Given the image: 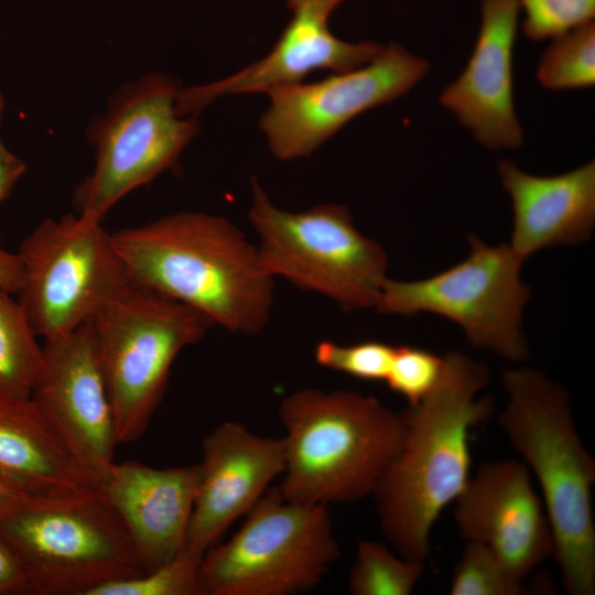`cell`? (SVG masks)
I'll use <instances>...</instances> for the list:
<instances>
[{"instance_id": "obj_1", "label": "cell", "mask_w": 595, "mask_h": 595, "mask_svg": "<svg viewBox=\"0 0 595 595\" xmlns=\"http://www.w3.org/2000/svg\"><path fill=\"white\" fill-rule=\"evenodd\" d=\"M488 381L483 363L452 351L434 389L402 413L400 447L372 495L382 531L404 559L425 561L434 522L469 479V430L494 408L491 397L476 399Z\"/></svg>"}, {"instance_id": "obj_2", "label": "cell", "mask_w": 595, "mask_h": 595, "mask_svg": "<svg viewBox=\"0 0 595 595\" xmlns=\"http://www.w3.org/2000/svg\"><path fill=\"white\" fill-rule=\"evenodd\" d=\"M130 279L203 314L231 333L267 325L273 278L258 249L227 218L174 213L111 234Z\"/></svg>"}, {"instance_id": "obj_3", "label": "cell", "mask_w": 595, "mask_h": 595, "mask_svg": "<svg viewBox=\"0 0 595 595\" xmlns=\"http://www.w3.org/2000/svg\"><path fill=\"white\" fill-rule=\"evenodd\" d=\"M498 422L534 473L544 499L564 589L595 593V461L578 436L565 389L530 368L507 370Z\"/></svg>"}, {"instance_id": "obj_4", "label": "cell", "mask_w": 595, "mask_h": 595, "mask_svg": "<svg viewBox=\"0 0 595 595\" xmlns=\"http://www.w3.org/2000/svg\"><path fill=\"white\" fill-rule=\"evenodd\" d=\"M279 418L285 462L277 489L324 506L372 495L404 432L402 413L351 391L296 390L280 402Z\"/></svg>"}, {"instance_id": "obj_5", "label": "cell", "mask_w": 595, "mask_h": 595, "mask_svg": "<svg viewBox=\"0 0 595 595\" xmlns=\"http://www.w3.org/2000/svg\"><path fill=\"white\" fill-rule=\"evenodd\" d=\"M118 444L138 440L162 401L177 355L213 325L196 310L130 279L90 318Z\"/></svg>"}, {"instance_id": "obj_6", "label": "cell", "mask_w": 595, "mask_h": 595, "mask_svg": "<svg viewBox=\"0 0 595 595\" xmlns=\"http://www.w3.org/2000/svg\"><path fill=\"white\" fill-rule=\"evenodd\" d=\"M0 534L34 595H89L144 573L122 520L100 487L60 498H29L0 517Z\"/></svg>"}, {"instance_id": "obj_7", "label": "cell", "mask_w": 595, "mask_h": 595, "mask_svg": "<svg viewBox=\"0 0 595 595\" xmlns=\"http://www.w3.org/2000/svg\"><path fill=\"white\" fill-rule=\"evenodd\" d=\"M249 219L260 261L273 279L317 292L346 312L376 306L388 279V258L380 245L358 231L345 206L286 212L253 180Z\"/></svg>"}, {"instance_id": "obj_8", "label": "cell", "mask_w": 595, "mask_h": 595, "mask_svg": "<svg viewBox=\"0 0 595 595\" xmlns=\"http://www.w3.org/2000/svg\"><path fill=\"white\" fill-rule=\"evenodd\" d=\"M328 506L269 488L225 543L205 552V595H291L322 582L339 558Z\"/></svg>"}, {"instance_id": "obj_9", "label": "cell", "mask_w": 595, "mask_h": 595, "mask_svg": "<svg viewBox=\"0 0 595 595\" xmlns=\"http://www.w3.org/2000/svg\"><path fill=\"white\" fill-rule=\"evenodd\" d=\"M17 253L22 266L18 300L45 340L89 322L130 281L101 220L78 213L42 220Z\"/></svg>"}, {"instance_id": "obj_10", "label": "cell", "mask_w": 595, "mask_h": 595, "mask_svg": "<svg viewBox=\"0 0 595 595\" xmlns=\"http://www.w3.org/2000/svg\"><path fill=\"white\" fill-rule=\"evenodd\" d=\"M468 257L431 278L387 279L375 309L403 316L428 312L458 324L468 342L509 360L528 357L521 333L530 290L520 280L522 260L510 246H488L469 236Z\"/></svg>"}, {"instance_id": "obj_11", "label": "cell", "mask_w": 595, "mask_h": 595, "mask_svg": "<svg viewBox=\"0 0 595 595\" xmlns=\"http://www.w3.org/2000/svg\"><path fill=\"white\" fill-rule=\"evenodd\" d=\"M178 88L165 75H147L121 88L93 129L96 162L77 186V213L102 220L122 197L171 167L198 132L176 110Z\"/></svg>"}, {"instance_id": "obj_12", "label": "cell", "mask_w": 595, "mask_h": 595, "mask_svg": "<svg viewBox=\"0 0 595 595\" xmlns=\"http://www.w3.org/2000/svg\"><path fill=\"white\" fill-rule=\"evenodd\" d=\"M426 60L391 42L369 63L320 82L275 86L260 119L271 152L283 161L311 155L360 113L405 95L429 72Z\"/></svg>"}, {"instance_id": "obj_13", "label": "cell", "mask_w": 595, "mask_h": 595, "mask_svg": "<svg viewBox=\"0 0 595 595\" xmlns=\"http://www.w3.org/2000/svg\"><path fill=\"white\" fill-rule=\"evenodd\" d=\"M30 398L100 487L115 463L118 442L89 322L45 340L42 367Z\"/></svg>"}, {"instance_id": "obj_14", "label": "cell", "mask_w": 595, "mask_h": 595, "mask_svg": "<svg viewBox=\"0 0 595 595\" xmlns=\"http://www.w3.org/2000/svg\"><path fill=\"white\" fill-rule=\"evenodd\" d=\"M455 501L459 536L489 548L517 578L553 556L551 527L524 463L483 464Z\"/></svg>"}, {"instance_id": "obj_15", "label": "cell", "mask_w": 595, "mask_h": 595, "mask_svg": "<svg viewBox=\"0 0 595 595\" xmlns=\"http://www.w3.org/2000/svg\"><path fill=\"white\" fill-rule=\"evenodd\" d=\"M343 1L286 0L292 15L269 54L221 80L178 89L177 113H196L226 94L266 93L301 83L314 71L343 73L369 63L381 53L382 44L347 42L328 28L331 14Z\"/></svg>"}, {"instance_id": "obj_16", "label": "cell", "mask_w": 595, "mask_h": 595, "mask_svg": "<svg viewBox=\"0 0 595 595\" xmlns=\"http://www.w3.org/2000/svg\"><path fill=\"white\" fill-rule=\"evenodd\" d=\"M282 437L260 436L225 421L202 443L198 485L188 527V550L204 555L246 516L284 470Z\"/></svg>"}, {"instance_id": "obj_17", "label": "cell", "mask_w": 595, "mask_h": 595, "mask_svg": "<svg viewBox=\"0 0 595 595\" xmlns=\"http://www.w3.org/2000/svg\"><path fill=\"white\" fill-rule=\"evenodd\" d=\"M480 28L462 74L440 95L473 138L488 149H518L523 132L515 109L513 47L517 0H480Z\"/></svg>"}, {"instance_id": "obj_18", "label": "cell", "mask_w": 595, "mask_h": 595, "mask_svg": "<svg viewBox=\"0 0 595 595\" xmlns=\"http://www.w3.org/2000/svg\"><path fill=\"white\" fill-rule=\"evenodd\" d=\"M197 485L198 464L155 468L129 461L109 468L100 489L126 526L144 573L185 548Z\"/></svg>"}, {"instance_id": "obj_19", "label": "cell", "mask_w": 595, "mask_h": 595, "mask_svg": "<svg viewBox=\"0 0 595 595\" xmlns=\"http://www.w3.org/2000/svg\"><path fill=\"white\" fill-rule=\"evenodd\" d=\"M498 172L513 209L510 248L524 261L536 251L587 240L595 223V163L567 173L536 176L502 160Z\"/></svg>"}, {"instance_id": "obj_20", "label": "cell", "mask_w": 595, "mask_h": 595, "mask_svg": "<svg viewBox=\"0 0 595 595\" xmlns=\"http://www.w3.org/2000/svg\"><path fill=\"white\" fill-rule=\"evenodd\" d=\"M0 482L29 498H60L99 488L31 398L0 394Z\"/></svg>"}, {"instance_id": "obj_21", "label": "cell", "mask_w": 595, "mask_h": 595, "mask_svg": "<svg viewBox=\"0 0 595 595\" xmlns=\"http://www.w3.org/2000/svg\"><path fill=\"white\" fill-rule=\"evenodd\" d=\"M37 336L19 300L0 288V394L31 397L43 361Z\"/></svg>"}, {"instance_id": "obj_22", "label": "cell", "mask_w": 595, "mask_h": 595, "mask_svg": "<svg viewBox=\"0 0 595 595\" xmlns=\"http://www.w3.org/2000/svg\"><path fill=\"white\" fill-rule=\"evenodd\" d=\"M537 78L551 90L594 86V21L553 37L538 63Z\"/></svg>"}, {"instance_id": "obj_23", "label": "cell", "mask_w": 595, "mask_h": 595, "mask_svg": "<svg viewBox=\"0 0 595 595\" xmlns=\"http://www.w3.org/2000/svg\"><path fill=\"white\" fill-rule=\"evenodd\" d=\"M423 571L424 562L398 558L382 543L361 540L348 588L354 595H409Z\"/></svg>"}, {"instance_id": "obj_24", "label": "cell", "mask_w": 595, "mask_h": 595, "mask_svg": "<svg viewBox=\"0 0 595 595\" xmlns=\"http://www.w3.org/2000/svg\"><path fill=\"white\" fill-rule=\"evenodd\" d=\"M202 559L203 555L184 548L174 559L152 571L106 583L89 595H205Z\"/></svg>"}, {"instance_id": "obj_25", "label": "cell", "mask_w": 595, "mask_h": 595, "mask_svg": "<svg viewBox=\"0 0 595 595\" xmlns=\"http://www.w3.org/2000/svg\"><path fill=\"white\" fill-rule=\"evenodd\" d=\"M452 595H522L526 586L486 545L467 542L454 570Z\"/></svg>"}, {"instance_id": "obj_26", "label": "cell", "mask_w": 595, "mask_h": 595, "mask_svg": "<svg viewBox=\"0 0 595 595\" xmlns=\"http://www.w3.org/2000/svg\"><path fill=\"white\" fill-rule=\"evenodd\" d=\"M394 346L379 340L338 345L322 340L315 346L317 365L364 381H385L392 361Z\"/></svg>"}, {"instance_id": "obj_27", "label": "cell", "mask_w": 595, "mask_h": 595, "mask_svg": "<svg viewBox=\"0 0 595 595\" xmlns=\"http://www.w3.org/2000/svg\"><path fill=\"white\" fill-rule=\"evenodd\" d=\"M443 367L444 357L423 348L398 346L385 382L414 405L434 389Z\"/></svg>"}, {"instance_id": "obj_28", "label": "cell", "mask_w": 595, "mask_h": 595, "mask_svg": "<svg viewBox=\"0 0 595 595\" xmlns=\"http://www.w3.org/2000/svg\"><path fill=\"white\" fill-rule=\"evenodd\" d=\"M531 41H543L594 21L595 0H517Z\"/></svg>"}, {"instance_id": "obj_29", "label": "cell", "mask_w": 595, "mask_h": 595, "mask_svg": "<svg viewBox=\"0 0 595 595\" xmlns=\"http://www.w3.org/2000/svg\"><path fill=\"white\" fill-rule=\"evenodd\" d=\"M0 595H34L20 560L0 534Z\"/></svg>"}, {"instance_id": "obj_30", "label": "cell", "mask_w": 595, "mask_h": 595, "mask_svg": "<svg viewBox=\"0 0 595 595\" xmlns=\"http://www.w3.org/2000/svg\"><path fill=\"white\" fill-rule=\"evenodd\" d=\"M25 171V164L0 142V203Z\"/></svg>"}, {"instance_id": "obj_31", "label": "cell", "mask_w": 595, "mask_h": 595, "mask_svg": "<svg viewBox=\"0 0 595 595\" xmlns=\"http://www.w3.org/2000/svg\"><path fill=\"white\" fill-rule=\"evenodd\" d=\"M22 280V266L18 253L0 248V288L18 294Z\"/></svg>"}, {"instance_id": "obj_32", "label": "cell", "mask_w": 595, "mask_h": 595, "mask_svg": "<svg viewBox=\"0 0 595 595\" xmlns=\"http://www.w3.org/2000/svg\"><path fill=\"white\" fill-rule=\"evenodd\" d=\"M29 499L0 482V517L8 513L10 510Z\"/></svg>"}]
</instances>
